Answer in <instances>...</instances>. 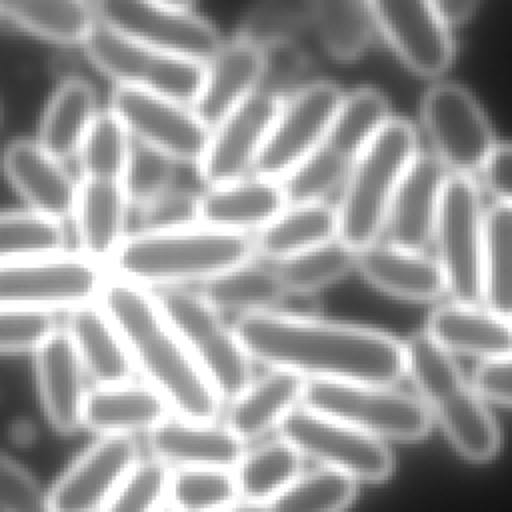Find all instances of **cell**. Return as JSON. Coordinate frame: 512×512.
<instances>
[{
    "mask_svg": "<svg viewBox=\"0 0 512 512\" xmlns=\"http://www.w3.org/2000/svg\"><path fill=\"white\" fill-rule=\"evenodd\" d=\"M0 18L60 44H82L96 24L92 4L78 0H2Z\"/></svg>",
    "mask_w": 512,
    "mask_h": 512,
    "instance_id": "34",
    "label": "cell"
},
{
    "mask_svg": "<svg viewBox=\"0 0 512 512\" xmlns=\"http://www.w3.org/2000/svg\"><path fill=\"white\" fill-rule=\"evenodd\" d=\"M232 328L250 360L306 382L394 386L406 376L404 342L378 328L278 308L240 316Z\"/></svg>",
    "mask_w": 512,
    "mask_h": 512,
    "instance_id": "1",
    "label": "cell"
},
{
    "mask_svg": "<svg viewBox=\"0 0 512 512\" xmlns=\"http://www.w3.org/2000/svg\"><path fill=\"white\" fill-rule=\"evenodd\" d=\"M160 512H176V510H172V508H170V506H164V508H162V510H160Z\"/></svg>",
    "mask_w": 512,
    "mask_h": 512,
    "instance_id": "55",
    "label": "cell"
},
{
    "mask_svg": "<svg viewBox=\"0 0 512 512\" xmlns=\"http://www.w3.org/2000/svg\"><path fill=\"white\" fill-rule=\"evenodd\" d=\"M174 170V160L132 140L128 160L120 176V188L128 202V210L142 208L158 194L174 186Z\"/></svg>",
    "mask_w": 512,
    "mask_h": 512,
    "instance_id": "46",
    "label": "cell"
},
{
    "mask_svg": "<svg viewBox=\"0 0 512 512\" xmlns=\"http://www.w3.org/2000/svg\"><path fill=\"white\" fill-rule=\"evenodd\" d=\"M482 232L484 208L476 178L448 174L440 192L432 244L452 302L480 304L482 300Z\"/></svg>",
    "mask_w": 512,
    "mask_h": 512,
    "instance_id": "8",
    "label": "cell"
},
{
    "mask_svg": "<svg viewBox=\"0 0 512 512\" xmlns=\"http://www.w3.org/2000/svg\"><path fill=\"white\" fill-rule=\"evenodd\" d=\"M128 212L120 182L82 178L72 210L82 256L96 264L110 262L126 238Z\"/></svg>",
    "mask_w": 512,
    "mask_h": 512,
    "instance_id": "29",
    "label": "cell"
},
{
    "mask_svg": "<svg viewBox=\"0 0 512 512\" xmlns=\"http://www.w3.org/2000/svg\"><path fill=\"white\" fill-rule=\"evenodd\" d=\"M196 292L216 312H236L240 316L276 310L288 296L274 266L254 262V258L198 284Z\"/></svg>",
    "mask_w": 512,
    "mask_h": 512,
    "instance_id": "33",
    "label": "cell"
},
{
    "mask_svg": "<svg viewBox=\"0 0 512 512\" xmlns=\"http://www.w3.org/2000/svg\"><path fill=\"white\" fill-rule=\"evenodd\" d=\"M154 460L178 468L234 470L244 454V444L216 422H190L168 416L148 432Z\"/></svg>",
    "mask_w": 512,
    "mask_h": 512,
    "instance_id": "22",
    "label": "cell"
},
{
    "mask_svg": "<svg viewBox=\"0 0 512 512\" xmlns=\"http://www.w3.org/2000/svg\"><path fill=\"white\" fill-rule=\"evenodd\" d=\"M420 116L444 170L474 178L496 142L474 94L456 82H436L424 92Z\"/></svg>",
    "mask_w": 512,
    "mask_h": 512,
    "instance_id": "13",
    "label": "cell"
},
{
    "mask_svg": "<svg viewBox=\"0 0 512 512\" xmlns=\"http://www.w3.org/2000/svg\"><path fill=\"white\" fill-rule=\"evenodd\" d=\"M96 114L94 88L80 78H68L54 90L44 108L36 144L64 164V160L76 156Z\"/></svg>",
    "mask_w": 512,
    "mask_h": 512,
    "instance_id": "32",
    "label": "cell"
},
{
    "mask_svg": "<svg viewBox=\"0 0 512 512\" xmlns=\"http://www.w3.org/2000/svg\"><path fill=\"white\" fill-rule=\"evenodd\" d=\"M304 388V378L292 372L268 368L228 400L224 426L242 444L258 440L266 432L274 428L278 430L280 422L300 406Z\"/></svg>",
    "mask_w": 512,
    "mask_h": 512,
    "instance_id": "27",
    "label": "cell"
},
{
    "mask_svg": "<svg viewBox=\"0 0 512 512\" xmlns=\"http://www.w3.org/2000/svg\"><path fill=\"white\" fill-rule=\"evenodd\" d=\"M36 382L44 414L54 430L70 434L82 426L84 370L68 334L54 330L34 352Z\"/></svg>",
    "mask_w": 512,
    "mask_h": 512,
    "instance_id": "26",
    "label": "cell"
},
{
    "mask_svg": "<svg viewBox=\"0 0 512 512\" xmlns=\"http://www.w3.org/2000/svg\"><path fill=\"white\" fill-rule=\"evenodd\" d=\"M356 498V482L340 472L318 468L300 474L270 504V512H344Z\"/></svg>",
    "mask_w": 512,
    "mask_h": 512,
    "instance_id": "41",
    "label": "cell"
},
{
    "mask_svg": "<svg viewBox=\"0 0 512 512\" xmlns=\"http://www.w3.org/2000/svg\"><path fill=\"white\" fill-rule=\"evenodd\" d=\"M0 512H50L48 494L4 450H0Z\"/></svg>",
    "mask_w": 512,
    "mask_h": 512,
    "instance_id": "49",
    "label": "cell"
},
{
    "mask_svg": "<svg viewBox=\"0 0 512 512\" xmlns=\"http://www.w3.org/2000/svg\"><path fill=\"white\" fill-rule=\"evenodd\" d=\"M510 246H512L510 204L494 202L490 208L484 210L482 256H480V274H482L480 304L504 318H510V304H512Z\"/></svg>",
    "mask_w": 512,
    "mask_h": 512,
    "instance_id": "37",
    "label": "cell"
},
{
    "mask_svg": "<svg viewBox=\"0 0 512 512\" xmlns=\"http://www.w3.org/2000/svg\"><path fill=\"white\" fill-rule=\"evenodd\" d=\"M356 250L338 238L300 252L296 256L274 262V272L286 294H314L354 270Z\"/></svg>",
    "mask_w": 512,
    "mask_h": 512,
    "instance_id": "39",
    "label": "cell"
},
{
    "mask_svg": "<svg viewBox=\"0 0 512 512\" xmlns=\"http://www.w3.org/2000/svg\"><path fill=\"white\" fill-rule=\"evenodd\" d=\"M2 170L30 212L52 220L72 216L76 182L64 164L46 154L36 142L16 140L2 154Z\"/></svg>",
    "mask_w": 512,
    "mask_h": 512,
    "instance_id": "21",
    "label": "cell"
},
{
    "mask_svg": "<svg viewBox=\"0 0 512 512\" xmlns=\"http://www.w3.org/2000/svg\"><path fill=\"white\" fill-rule=\"evenodd\" d=\"M300 406L382 442L422 440L432 424L416 396L384 384L308 380Z\"/></svg>",
    "mask_w": 512,
    "mask_h": 512,
    "instance_id": "7",
    "label": "cell"
},
{
    "mask_svg": "<svg viewBox=\"0 0 512 512\" xmlns=\"http://www.w3.org/2000/svg\"><path fill=\"white\" fill-rule=\"evenodd\" d=\"M344 92L332 82H310L282 98L252 174L280 182L296 164L318 150L328 136Z\"/></svg>",
    "mask_w": 512,
    "mask_h": 512,
    "instance_id": "14",
    "label": "cell"
},
{
    "mask_svg": "<svg viewBox=\"0 0 512 512\" xmlns=\"http://www.w3.org/2000/svg\"><path fill=\"white\" fill-rule=\"evenodd\" d=\"M64 332L74 346L84 374L96 386L132 380L134 368L128 350L98 302L70 310Z\"/></svg>",
    "mask_w": 512,
    "mask_h": 512,
    "instance_id": "30",
    "label": "cell"
},
{
    "mask_svg": "<svg viewBox=\"0 0 512 512\" xmlns=\"http://www.w3.org/2000/svg\"><path fill=\"white\" fill-rule=\"evenodd\" d=\"M88 60L116 86L144 90L190 106L202 78V66L142 46L96 20L82 42Z\"/></svg>",
    "mask_w": 512,
    "mask_h": 512,
    "instance_id": "10",
    "label": "cell"
},
{
    "mask_svg": "<svg viewBox=\"0 0 512 512\" xmlns=\"http://www.w3.org/2000/svg\"><path fill=\"white\" fill-rule=\"evenodd\" d=\"M418 154L416 128L404 118H390L348 166L334 206L340 242L360 250L382 238L390 200Z\"/></svg>",
    "mask_w": 512,
    "mask_h": 512,
    "instance_id": "5",
    "label": "cell"
},
{
    "mask_svg": "<svg viewBox=\"0 0 512 512\" xmlns=\"http://www.w3.org/2000/svg\"><path fill=\"white\" fill-rule=\"evenodd\" d=\"M250 238L254 256L280 262L338 238L336 210L328 202L286 204Z\"/></svg>",
    "mask_w": 512,
    "mask_h": 512,
    "instance_id": "31",
    "label": "cell"
},
{
    "mask_svg": "<svg viewBox=\"0 0 512 512\" xmlns=\"http://www.w3.org/2000/svg\"><path fill=\"white\" fill-rule=\"evenodd\" d=\"M438 18L452 30L468 22L480 8L478 0H430Z\"/></svg>",
    "mask_w": 512,
    "mask_h": 512,
    "instance_id": "53",
    "label": "cell"
},
{
    "mask_svg": "<svg viewBox=\"0 0 512 512\" xmlns=\"http://www.w3.org/2000/svg\"><path fill=\"white\" fill-rule=\"evenodd\" d=\"M302 456L282 438L244 452L234 466L236 492L242 502L270 504L300 476Z\"/></svg>",
    "mask_w": 512,
    "mask_h": 512,
    "instance_id": "36",
    "label": "cell"
},
{
    "mask_svg": "<svg viewBox=\"0 0 512 512\" xmlns=\"http://www.w3.org/2000/svg\"><path fill=\"white\" fill-rule=\"evenodd\" d=\"M136 462L138 446L130 436H102L54 484L50 512H102Z\"/></svg>",
    "mask_w": 512,
    "mask_h": 512,
    "instance_id": "18",
    "label": "cell"
},
{
    "mask_svg": "<svg viewBox=\"0 0 512 512\" xmlns=\"http://www.w3.org/2000/svg\"><path fill=\"white\" fill-rule=\"evenodd\" d=\"M472 390L484 404L510 406L512 384H510V356L484 358L478 360L472 380H468Z\"/></svg>",
    "mask_w": 512,
    "mask_h": 512,
    "instance_id": "51",
    "label": "cell"
},
{
    "mask_svg": "<svg viewBox=\"0 0 512 512\" xmlns=\"http://www.w3.org/2000/svg\"><path fill=\"white\" fill-rule=\"evenodd\" d=\"M196 194L170 186L154 200L136 208L140 212L142 230H168L196 224Z\"/></svg>",
    "mask_w": 512,
    "mask_h": 512,
    "instance_id": "50",
    "label": "cell"
},
{
    "mask_svg": "<svg viewBox=\"0 0 512 512\" xmlns=\"http://www.w3.org/2000/svg\"><path fill=\"white\" fill-rule=\"evenodd\" d=\"M348 166V160L322 144L280 180L286 204L328 202V196L342 188Z\"/></svg>",
    "mask_w": 512,
    "mask_h": 512,
    "instance_id": "44",
    "label": "cell"
},
{
    "mask_svg": "<svg viewBox=\"0 0 512 512\" xmlns=\"http://www.w3.org/2000/svg\"><path fill=\"white\" fill-rule=\"evenodd\" d=\"M54 330L56 322L50 312L0 306V354L36 352Z\"/></svg>",
    "mask_w": 512,
    "mask_h": 512,
    "instance_id": "48",
    "label": "cell"
},
{
    "mask_svg": "<svg viewBox=\"0 0 512 512\" xmlns=\"http://www.w3.org/2000/svg\"><path fill=\"white\" fill-rule=\"evenodd\" d=\"M510 164H512V152L508 140H498L486 154L478 176L482 180V186L486 192L492 194L494 202H506L510 204Z\"/></svg>",
    "mask_w": 512,
    "mask_h": 512,
    "instance_id": "52",
    "label": "cell"
},
{
    "mask_svg": "<svg viewBox=\"0 0 512 512\" xmlns=\"http://www.w3.org/2000/svg\"><path fill=\"white\" fill-rule=\"evenodd\" d=\"M132 138L110 112H98L76 152L82 178L120 182Z\"/></svg>",
    "mask_w": 512,
    "mask_h": 512,
    "instance_id": "42",
    "label": "cell"
},
{
    "mask_svg": "<svg viewBox=\"0 0 512 512\" xmlns=\"http://www.w3.org/2000/svg\"><path fill=\"white\" fill-rule=\"evenodd\" d=\"M264 72V50L234 38L202 66L198 92L190 104L208 132L234 108L260 90Z\"/></svg>",
    "mask_w": 512,
    "mask_h": 512,
    "instance_id": "19",
    "label": "cell"
},
{
    "mask_svg": "<svg viewBox=\"0 0 512 512\" xmlns=\"http://www.w3.org/2000/svg\"><path fill=\"white\" fill-rule=\"evenodd\" d=\"M152 294L218 398L228 402L244 390L254 378L252 360L222 314L192 288H164Z\"/></svg>",
    "mask_w": 512,
    "mask_h": 512,
    "instance_id": "6",
    "label": "cell"
},
{
    "mask_svg": "<svg viewBox=\"0 0 512 512\" xmlns=\"http://www.w3.org/2000/svg\"><path fill=\"white\" fill-rule=\"evenodd\" d=\"M448 172L432 154H418L406 168L386 212V242L424 252L432 242L442 184Z\"/></svg>",
    "mask_w": 512,
    "mask_h": 512,
    "instance_id": "20",
    "label": "cell"
},
{
    "mask_svg": "<svg viewBox=\"0 0 512 512\" xmlns=\"http://www.w3.org/2000/svg\"><path fill=\"white\" fill-rule=\"evenodd\" d=\"M170 416L164 400L144 382L94 386L86 392L82 426L100 436H130L150 432Z\"/></svg>",
    "mask_w": 512,
    "mask_h": 512,
    "instance_id": "28",
    "label": "cell"
},
{
    "mask_svg": "<svg viewBox=\"0 0 512 512\" xmlns=\"http://www.w3.org/2000/svg\"><path fill=\"white\" fill-rule=\"evenodd\" d=\"M66 244L62 222L36 212H0V264L60 254Z\"/></svg>",
    "mask_w": 512,
    "mask_h": 512,
    "instance_id": "40",
    "label": "cell"
},
{
    "mask_svg": "<svg viewBox=\"0 0 512 512\" xmlns=\"http://www.w3.org/2000/svg\"><path fill=\"white\" fill-rule=\"evenodd\" d=\"M98 306L118 330L134 372L168 406L190 422H216L222 400L202 376L150 290L120 278L106 280Z\"/></svg>",
    "mask_w": 512,
    "mask_h": 512,
    "instance_id": "2",
    "label": "cell"
},
{
    "mask_svg": "<svg viewBox=\"0 0 512 512\" xmlns=\"http://www.w3.org/2000/svg\"><path fill=\"white\" fill-rule=\"evenodd\" d=\"M280 102V96L256 90L208 132L204 152L196 164L206 188L252 174Z\"/></svg>",
    "mask_w": 512,
    "mask_h": 512,
    "instance_id": "17",
    "label": "cell"
},
{
    "mask_svg": "<svg viewBox=\"0 0 512 512\" xmlns=\"http://www.w3.org/2000/svg\"><path fill=\"white\" fill-rule=\"evenodd\" d=\"M374 30L408 70L440 78L454 62L452 30L438 18L430 0H370Z\"/></svg>",
    "mask_w": 512,
    "mask_h": 512,
    "instance_id": "16",
    "label": "cell"
},
{
    "mask_svg": "<svg viewBox=\"0 0 512 512\" xmlns=\"http://www.w3.org/2000/svg\"><path fill=\"white\" fill-rule=\"evenodd\" d=\"M354 270L376 290L392 298L434 302L446 294L434 256L398 248L384 240L356 250Z\"/></svg>",
    "mask_w": 512,
    "mask_h": 512,
    "instance_id": "25",
    "label": "cell"
},
{
    "mask_svg": "<svg viewBox=\"0 0 512 512\" xmlns=\"http://www.w3.org/2000/svg\"><path fill=\"white\" fill-rule=\"evenodd\" d=\"M450 356H472L476 360L510 356L512 330L504 318L482 304L446 302L436 306L422 330Z\"/></svg>",
    "mask_w": 512,
    "mask_h": 512,
    "instance_id": "24",
    "label": "cell"
},
{
    "mask_svg": "<svg viewBox=\"0 0 512 512\" xmlns=\"http://www.w3.org/2000/svg\"><path fill=\"white\" fill-rule=\"evenodd\" d=\"M404 368L418 400L434 418L450 444L470 462H488L498 456L502 434L454 356L436 346L424 332L404 342Z\"/></svg>",
    "mask_w": 512,
    "mask_h": 512,
    "instance_id": "4",
    "label": "cell"
},
{
    "mask_svg": "<svg viewBox=\"0 0 512 512\" xmlns=\"http://www.w3.org/2000/svg\"><path fill=\"white\" fill-rule=\"evenodd\" d=\"M108 110L132 140L162 152L176 164H198L208 140V128L190 106L160 94L114 86Z\"/></svg>",
    "mask_w": 512,
    "mask_h": 512,
    "instance_id": "15",
    "label": "cell"
},
{
    "mask_svg": "<svg viewBox=\"0 0 512 512\" xmlns=\"http://www.w3.org/2000/svg\"><path fill=\"white\" fill-rule=\"evenodd\" d=\"M238 498L232 470L178 468L170 476L166 506L176 512H216Z\"/></svg>",
    "mask_w": 512,
    "mask_h": 512,
    "instance_id": "43",
    "label": "cell"
},
{
    "mask_svg": "<svg viewBox=\"0 0 512 512\" xmlns=\"http://www.w3.org/2000/svg\"><path fill=\"white\" fill-rule=\"evenodd\" d=\"M172 468L158 460H138L102 512H160L166 506Z\"/></svg>",
    "mask_w": 512,
    "mask_h": 512,
    "instance_id": "47",
    "label": "cell"
},
{
    "mask_svg": "<svg viewBox=\"0 0 512 512\" xmlns=\"http://www.w3.org/2000/svg\"><path fill=\"white\" fill-rule=\"evenodd\" d=\"M286 206L280 182L256 174L206 188L196 198V224L252 236Z\"/></svg>",
    "mask_w": 512,
    "mask_h": 512,
    "instance_id": "23",
    "label": "cell"
},
{
    "mask_svg": "<svg viewBox=\"0 0 512 512\" xmlns=\"http://www.w3.org/2000/svg\"><path fill=\"white\" fill-rule=\"evenodd\" d=\"M390 118L388 98L378 88H356L342 96L324 146L352 162L378 136Z\"/></svg>",
    "mask_w": 512,
    "mask_h": 512,
    "instance_id": "35",
    "label": "cell"
},
{
    "mask_svg": "<svg viewBox=\"0 0 512 512\" xmlns=\"http://www.w3.org/2000/svg\"><path fill=\"white\" fill-rule=\"evenodd\" d=\"M104 282L102 266L82 254L60 252L0 264V306L70 312L96 302Z\"/></svg>",
    "mask_w": 512,
    "mask_h": 512,
    "instance_id": "12",
    "label": "cell"
},
{
    "mask_svg": "<svg viewBox=\"0 0 512 512\" xmlns=\"http://www.w3.org/2000/svg\"><path fill=\"white\" fill-rule=\"evenodd\" d=\"M92 8L96 20L120 36L200 66L222 46L216 28L186 2L104 0Z\"/></svg>",
    "mask_w": 512,
    "mask_h": 512,
    "instance_id": "9",
    "label": "cell"
},
{
    "mask_svg": "<svg viewBox=\"0 0 512 512\" xmlns=\"http://www.w3.org/2000/svg\"><path fill=\"white\" fill-rule=\"evenodd\" d=\"M308 26L310 2H264L254 4L244 14L236 38L268 50L290 44Z\"/></svg>",
    "mask_w": 512,
    "mask_h": 512,
    "instance_id": "45",
    "label": "cell"
},
{
    "mask_svg": "<svg viewBox=\"0 0 512 512\" xmlns=\"http://www.w3.org/2000/svg\"><path fill=\"white\" fill-rule=\"evenodd\" d=\"M216 512H270L266 504H252V502H234L226 508H220Z\"/></svg>",
    "mask_w": 512,
    "mask_h": 512,
    "instance_id": "54",
    "label": "cell"
},
{
    "mask_svg": "<svg viewBox=\"0 0 512 512\" xmlns=\"http://www.w3.org/2000/svg\"><path fill=\"white\" fill-rule=\"evenodd\" d=\"M278 432L300 456L354 482H384L394 472V458L386 442L304 406L294 408L280 422Z\"/></svg>",
    "mask_w": 512,
    "mask_h": 512,
    "instance_id": "11",
    "label": "cell"
},
{
    "mask_svg": "<svg viewBox=\"0 0 512 512\" xmlns=\"http://www.w3.org/2000/svg\"><path fill=\"white\" fill-rule=\"evenodd\" d=\"M310 28L316 30L326 52L338 60L358 58L374 34L368 2L358 0L310 2Z\"/></svg>",
    "mask_w": 512,
    "mask_h": 512,
    "instance_id": "38",
    "label": "cell"
},
{
    "mask_svg": "<svg viewBox=\"0 0 512 512\" xmlns=\"http://www.w3.org/2000/svg\"><path fill=\"white\" fill-rule=\"evenodd\" d=\"M254 258L252 238L202 224L126 234L110 258L114 278L150 292L188 288Z\"/></svg>",
    "mask_w": 512,
    "mask_h": 512,
    "instance_id": "3",
    "label": "cell"
}]
</instances>
